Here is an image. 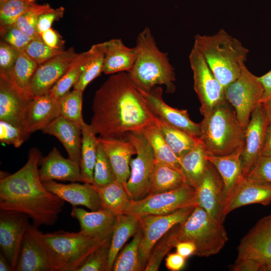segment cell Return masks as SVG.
Wrapping results in <instances>:
<instances>
[{
    "label": "cell",
    "mask_w": 271,
    "mask_h": 271,
    "mask_svg": "<svg viewBox=\"0 0 271 271\" xmlns=\"http://www.w3.org/2000/svg\"><path fill=\"white\" fill-rule=\"evenodd\" d=\"M90 124L105 139H126L130 132L141 133L157 124V117L127 72L111 74L96 91Z\"/></svg>",
    "instance_id": "cell-1"
},
{
    "label": "cell",
    "mask_w": 271,
    "mask_h": 271,
    "mask_svg": "<svg viewBox=\"0 0 271 271\" xmlns=\"http://www.w3.org/2000/svg\"><path fill=\"white\" fill-rule=\"evenodd\" d=\"M41 158L38 149H31L24 166L14 174L1 176L0 180L1 211L25 214L38 227L53 225L65 204L41 181L38 169Z\"/></svg>",
    "instance_id": "cell-2"
},
{
    "label": "cell",
    "mask_w": 271,
    "mask_h": 271,
    "mask_svg": "<svg viewBox=\"0 0 271 271\" xmlns=\"http://www.w3.org/2000/svg\"><path fill=\"white\" fill-rule=\"evenodd\" d=\"M136 47V59L127 72L133 85L145 92L163 85L166 92H174L176 89L174 69L170 63L168 54L158 48L149 27H146L138 35Z\"/></svg>",
    "instance_id": "cell-3"
},
{
    "label": "cell",
    "mask_w": 271,
    "mask_h": 271,
    "mask_svg": "<svg viewBox=\"0 0 271 271\" xmlns=\"http://www.w3.org/2000/svg\"><path fill=\"white\" fill-rule=\"evenodd\" d=\"M203 116L199 140L208 156H221L242 152L245 129L226 99Z\"/></svg>",
    "instance_id": "cell-4"
},
{
    "label": "cell",
    "mask_w": 271,
    "mask_h": 271,
    "mask_svg": "<svg viewBox=\"0 0 271 271\" xmlns=\"http://www.w3.org/2000/svg\"><path fill=\"white\" fill-rule=\"evenodd\" d=\"M194 46L224 88L239 77L249 52L238 40L223 29L212 35H196Z\"/></svg>",
    "instance_id": "cell-5"
},
{
    "label": "cell",
    "mask_w": 271,
    "mask_h": 271,
    "mask_svg": "<svg viewBox=\"0 0 271 271\" xmlns=\"http://www.w3.org/2000/svg\"><path fill=\"white\" fill-rule=\"evenodd\" d=\"M35 231L55 271H77L94 251L111 238L91 235L81 230L44 233L36 226Z\"/></svg>",
    "instance_id": "cell-6"
},
{
    "label": "cell",
    "mask_w": 271,
    "mask_h": 271,
    "mask_svg": "<svg viewBox=\"0 0 271 271\" xmlns=\"http://www.w3.org/2000/svg\"><path fill=\"white\" fill-rule=\"evenodd\" d=\"M178 237L179 241L194 242L196 246L194 255L206 257L219 253L228 240L223 224L197 205L190 215L178 224Z\"/></svg>",
    "instance_id": "cell-7"
},
{
    "label": "cell",
    "mask_w": 271,
    "mask_h": 271,
    "mask_svg": "<svg viewBox=\"0 0 271 271\" xmlns=\"http://www.w3.org/2000/svg\"><path fill=\"white\" fill-rule=\"evenodd\" d=\"M126 138L134 145L137 154L131 160L129 177L124 186L129 198L137 201L150 194L155 159L151 147L142 133L130 132Z\"/></svg>",
    "instance_id": "cell-8"
},
{
    "label": "cell",
    "mask_w": 271,
    "mask_h": 271,
    "mask_svg": "<svg viewBox=\"0 0 271 271\" xmlns=\"http://www.w3.org/2000/svg\"><path fill=\"white\" fill-rule=\"evenodd\" d=\"M193 205H197L196 189L185 184L173 190L149 194L139 200H131L124 214L139 217L164 215Z\"/></svg>",
    "instance_id": "cell-9"
},
{
    "label": "cell",
    "mask_w": 271,
    "mask_h": 271,
    "mask_svg": "<svg viewBox=\"0 0 271 271\" xmlns=\"http://www.w3.org/2000/svg\"><path fill=\"white\" fill-rule=\"evenodd\" d=\"M263 90L258 77L244 65L239 77L225 88L226 100L235 110L237 118L245 129L254 108L261 103Z\"/></svg>",
    "instance_id": "cell-10"
},
{
    "label": "cell",
    "mask_w": 271,
    "mask_h": 271,
    "mask_svg": "<svg viewBox=\"0 0 271 271\" xmlns=\"http://www.w3.org/2000/svg\"><path fill=\"white\" fill-rule=\"evenodd\" d=\"M195 206H188L167 214L140 217L139 227L142 236L139 246V260L143 270L157 242L174 226L184 221Z\"/></svg>",
    "instance_id": "cell-11"
},
{
    "label": "cell",
    "mask_w": 271,
    "mask_h": 271,
    "mask_svg": "<svg viewBox=\"0 0 271 271\" xmlns=\"http://www.w3.org/2000/svg\"><path fill=\"white\" fill-rule=\"evenodd\" d=\"M189 58L193 73L194 89L201 103L200 113L203 115L226 99L225 88L215 77L202 53L194 46Z\"/></svg>",
    "instance_id": "cell-12"
},
{
    "label": "cell",
    "mask_w": 271,
    "mask_h": 271,
    "mask_svg": "<svg viewBox=\"0 0 271 271\" xmlns=\"http://www.w3.org/2000/svg\"><path fill=\"white\" fill-rule=\"evenodd\" d=\"M29 217L16 212L1 211L0 247L14 270L25 234L30 226Z\"/></svg>",
    "instance_id": "cell-13"
},
{
    "label": "cell",
    "mask_w": 271,
    "mask_h": 271,
    "mask_svg": "<svg viewBox=\"0 0 271 271\" xmlns=\"http://www.w3.org/2000/svg\"><path fill=\"white\" fill-rule=\"evenodd\" d=\"M78 55L70 48L38 65L29 86L31 96L34 97L48 93Z\"/></svg>",
    "instance_id": "cell-14"
},
{
    "label": "cell",
    "mask_w": 271,
    "mask_h": 271,
    "mask_svg": "<svg viewBox=\"0 0 271 271\" xmlns=\"http://www.w3.org/2000/svg\"><path fill=\"white\" fill-rule=\"evenodd\" d=\"M270 123L261 103L251 113L249 123L245 129V146L241 154L243 177L262 155L266 128Z\"/></svg>",
    "instance_id": "cell-15"
},
{
    "label": "cell",
    "mask_w": 271,
    "mask_h": 271,
    "mask_svg": "<svg viewBox=\"0 0 271 271\" xmlns=\"http://www.w3.org/2000/svg\"><path fill=\"white\" fill-rule=\"evenodd\" d=\"M140 91L157 117L172 126L199 139L200 123H195L190 118L187 110L178 109L167 104L163 100L161 87L157 86L149 92Z\"/></svg>",
    "instance_id": "cell-16"
},
{
    "label": "cell",
    "mask_w": 271,
    "mask_h": 271,
    "mask_svg": "<svg viewBox=\"0 0 271 271\" xmlns=\"http://www.w3.org/2000/svg\"><path fill=\"white\" fill-rule=\"evenodd\" d=\"M236 261L254 259L261 264L271 259V214L259 219L241 239Z\"/></svg>",
    "instance_id": "cell-17"
},
{
    "label": "cell",
    "mask_w": 271,
    "mask_h": 271,
    "mask_svg": "<svg viewBox=\"0 0 271 271\" xmlns=\"http://www.w3.org/2000/svg\"><path fill=\"white\" fill-rule=\"evenodd\" d=\"M196 191L197 206L204 209L217 222L223 224L225 218L224 184L220 174L210 162Z\"/></svg>",
    "instance_id": "cell-18"
},
{
    "label": "cell",
    "mask_w": 271,
    "mask_h": 271,
    "mask_svg": "<svg viewBox=\"0 0 271 271\" xmlns=\"http://www.w3.org/2000/svg\"><path fill=\"white\" fill-rule=\"evenodd\" d=\"M33 98L16 86L7 75L0 74V120L21 126Z\"/></svg>",
    "instance_id": "cell-19"
},
{
    "label": "cell",
    "mask_w": 271,
    "mask_h": 271,
    "mask_svg": "<svg viewBox=\"0 0 271 271\" xmlns=\"http://www.w3.org/2000/svg\"><path fill=\"white\" fill-rule=\"evenodd\" d=\"M60 115L59 99L49 93L33 97L21 123L26 140L32 133L42 130Z\"/></svg>",
    "instance_id": "cell-20"
},
{
    "label": "cell",
    "mask_w": 271,
    "mask_h": 271,
    "mask_svg": "<svg viewBox=\"0 0 271 271\" xmlns=\"http://www.w3.org/2000/svg\"><path fill=\"white\" fill-rule=\"evenodd\" d=\"M43 184L48 190L73 206H83L91 211L102 209L99 195L91 184L72 182L65 184L49 181Z\"/></svg>",
    "instance_id": "cell-21"
},
{
    "label": "cell",
    "mask_w": 271,
    "mask_h": 271,
    "mask_svg": "<svg viewBox=\"0 0 271 271\" xmlns=\"http://www.w3.org/2000/svg\"><path fill=\"white\" fill-rule=\"evenodd\" d=\"M39 174L43 182L59 180L83 182L80 165L72 159L65 158L54 147L47 156L40 160Z\"/></svg>",
    "instance_id": "cell-22"
},
{
    "label": "cell",
    "mask_w": 271,
    "mask_h": 271,
    "mask_svg": "<svg viewBox=\"0 0 271 271\" xmlns=\"http://www.w3.org/2000/svg\"><path fill=\"white\" fill-rule=\"evenodd\" d=\"M30 225L23 239L15 271H55L48 254Z\"/></svg>",
    "instance_id": "cell-23"
},
{
    "label": "cell",
    "mask_w": 271,
    "mask_h": 271,
    "mask_svg": "<svg viewBox=\"0 0 271 271\" xmlns=\"http://www.w3.org/2000/svg\"><path fill=\"white\" fill-rule=\"evenodd\" d=\"M99 142L110 161L116 180L124 186L130 175L131 157L136 155V149L128 139H105L99 137Z\"/></svg>",
    "instance_id": "cell-24"
},
{
    "label": "cell",
    "mask_w": 271,
    "mask_h": 271,
    "mask_svg": "<svg viewBox=\"0 0 271 271\" xmlns=\"http://www.w3.org/2000/svg\"><path fill=\"white\" fill-rule=\"evenodd\" d=\"M271 203V183L252 181L243 177L235 188L224 210L225 216L232 211L243 206Z\"/></svg>",
    "instance_id": "cell-25"
},
{
    "label": "cell",
    "mask_w": 271,
    "mask_h": 271,
    "mask_svg": "<svg viewBox=\"0 0 271 271\" xmlns=\"http://www.w3.org/2000/svg\"><path fill=\"white\" fill-rule=\"evenodd\" d=\"M71 216L78 221L81 230L91 235L108 238L111 237L117 215L107 209L87 211L73 206Z\"/></svg>",
    "instance_id": "cell-26"
},
{
    "label": "cell",
    "mask_w": 271,
    "mask_h": 271,
    "mask_svg": "<svg viewBox=\"0 0 271 271\" xmlns=\"http://www.w3.org/2000/svg\"><path fill=\"white\" fill-rule=\"evenodd\" d=\"M42 131L56 137L62 144L69 158L80 165L81 129L80 125L60 115Z\"/></svg>",
    "instance_id": "cell-27"
},
{
    "label": "cell",
    "mask_w": 271,
    "mask_h": 271,
    "mask_svg": "<svg viewBox=\"0 0 271 271\" xmlns=\"http://www.w3.org/2000/svg\"><path fill=\"white\" fill-rule=\"evenodd\" d=\"M104 59L103 72L105 74L128 72L137 57V48L126 46L120 39L104 42Z\"/></svg>",
    "instance_id": "cell-28"
},
{
    "label": "cell",
    "mask_w": 271,
    "mask_h": 271,
    "mask_svg": "<svg viewBox=\"0 0 271 271\" xmlns=\"http://www.w3.org/2000/svg\"><path fill=\"white\" fill-rule=\"evenodd\" d=\"M241 153L239 152L225 156L207 157L208 161L220 174L223 182L224 209L236 186L243 178L240 158Z\"/></svg>",
    "instance_id": "cell-29"
},
{
    "label": "cell",
    "mask_w": 271,
    "mask_h": 271,
    "mask_svg": "<svg viewBox=\"0 0 271 271\" xmlns=\"http://www.w3.org/2000/svg\"><path fill=\"white\" fill-rule=\"evenodd\" d=\"M140 217L130 214L116 216L111 238L107 271L112 270L114 262L120 250L133 236L139 228Z\"/></svg>",
    "instance_id": "cell-30"
},
{
    "label": "cell",
    "mask_w": 271,
    "mask_h": 271,
    "mask_svg": "<svg viewBox=\"0 0 271 271\" xmlns=\"http://www.w3.org/2000/svg\"><path fill=\"white\" fill-rule=\"evenodd\" d=\"M208 155L200 140L189 152L180 158V170L187 184L196 189L207 169Z\"/></svg>",
    "instance_id": "cell-31"
},
{
    "label": "cell",
    "mask_w": 271,
    "mask_h": 271,
    "mask_svg": "<svg viewBox=\"0 0 271 271\" xmlns=\"http://www.w3.org/2000/svg\"><path fill=\"white\" fill-rule=\"evenodd\" d=\"M80 126L82 135L80 160L81 176L84 183L92 184L99 141L90 124L84 122Z\"/></svg>",
    "instance_id": "cell-32"
},
{
    "label": "cell",
    "mask_w": 271,
    "mask_h": 271,
    "mask_svg": "<svg viewBox=\"0 0 271 271\" xmlns=\"http://www.w3.org/2000/svg\"><path fill=\"white\" fill-rule=\"evenodd\" d=\"M95 188L100 198L102 209L109 210L116 215L125 213L131 199L122 183L115 180L104 186Z\"/></svg>",
    "instance_id": "cell-33"
},
{
    "label": "cell",
    "mask_w": 271,
    "mask_h": 271,
    "mask_svg": "<svg viewBox=\"0 0 271 271\" xmlns=\"http://www.w3.org/2000/svg\"><path fill=\"white\" fill-rule=\"evenodd\" d=\"M185 184L186 180L180 169L155 161L149 194L173 190Z\"/></svg>",
    "instance_id": "cell-34"
},
{
    "label": "cell",
    "mask_w": 271,
    "mask_h": 271,
    "mask_svg": "<svg viewBox=\"0 0 271 271\" xmlns=\"http://www.w3.org/2000/svg\"><path fill=\"white\" fill-rule=\"evenodd\" d=\"M153 151L156 162L180 169V160L171 150L157 124L145 128L141 132Z\"/></svg>",
    "instance_id": "cell-35"
},
{
    "label": "cell",
    "mask_w": 271,
    "mask_h": 271,
    "mask_svg": "<svg viewBox=\"0 0 271 271\" xmlns=\"http://www.w3.org/2000/svg\"><path fill=\"white\" fill-rule=\"evenodd\" d=\"M157 125L165 141L179 158L192 150L198 143L199 138L194 137L171 126L157 117Z\"/></svg>",
    "instance_id": "cell-36"
},
{
    "label": "cell",
    "mask_w": 271,
    "mask_h": 271,
    "mask_svg": "<svg viewBox=\"0 0 271 271\" xmlns=\"http://www.w3.org/2000/svg\"><path fill=\"white\" fill-rule=\"evenodd\" d=\"M89 51L88 58L74 89L83 92L88 84L103 72L104 59V42L94 44Z\"/></svg>",
    "instance_id": "cell-37"
},
{
    "label": "cell",
    "mask_w": 271,
    "mask_h": 271,
    "mask_svg": "<svg viewBox=\"0 0 271 271\" xmlns=\"http://www.w3.org/2000/svg\"><path fill=\"white\" fill-rule=\"evenodd\" d=\"M142 236V231L139 227L131 241L124 245L119 252L112 270H143L139 260V246Z\"/></svg>",
    "instance_id": "cell-38"
},
{
    "label": "cell",
    "mask_w": 271,
    "mask_h": 271,
    "mask_svg": "<svg viewBox=\"0 0 271 271\" xmlns=\"http://www.w3.org/2000/svg\"><path fill=\"white\" fill-rule=\"evenodd\" d=\"M88 55V50L78 54L64 74L49 91L53 97L58 99L74 86L81 75Z\"/></svg>",
    "instance_id": "cell-39"
},
{
    "label": "cell",
    "mask_w": 271,
    "mask_h": 271,
    "mask_svg": "<svg viewBox=\"0 0 271 271\" xmlns=\"http://www.w3.org/2000/svg\"><path fill=\"white\" fill-rule=\"evenodd\" d=\"M38 66L24 51H20L14 66L6 75L16 86L31 96L29 86Z\"/></svg>",
    "instance_id": "cell-40"
},
{
    "label": "cell",
    "mask_w": 271,
    "mask_h": 271,
    "mask_svg": "<svg viewBox=\"0 0 271 271\" xmlns=\"http://www.w3.org/2000/svg\"><path fill=\"white\" fill-rule=\"evenodd\" d=\"M178 224L172 228L155 244L147 260L145 271L158 270L164 257L179 241L178 237Z\"/></svg>",
    "instance_id": "cell-41"
},
{
    "label": "cell",
    "mask_w": 271,
    "mask_h": 271,
    "mask_svg": "<svg viewBox=\"0 0 271 271\" xmlns=\"http://www.w3.org/2000/svg\"><path fill=\"white\" fill-rule=\"evenodd\" d=\"M37 5L29 0H0L1 28L15 24L20 16Z\"/></svg>",
    "instance_id": "cell-42"
},
{
    "label": "cell",
    "mask_w": 271,
    "mask_h": 271,
    "mask_svg": "<svg viewBox=\"0 0 271 271\" xmlns=\"http://www.w3.org/2000/svg\"><path fill=\"white\" fill-rule=\"evenodd\" d=\"M82 93L73 89L58 99L61 115L80 125L84 122L82 114Z\"/></svg>",
    "instance_id": "cell-43"
},
{
    "label": "cell",
    "mask_w": 271,
    "mask_h": 271,
    "mask_svg": "<svg viewBox=\"0 0 271 271\" xmlns=\"http://www.w3.org/2000/svg\"><path fill=\"white\" fill-rule=\"evenodd\" d=\"M115 180V176L110 161L102 146L99 142L92 184L95 187L99 188Z\"/></svg>",
    "instance_id": "cell-44"
},
{
    "label": "cell",
    "mask_w": 271,
    "mask_h": 271,
    "mask_svg": "<svg viewBox=\"0 0 271 271\" xmlns=\"http://www.w3.org/2000/svg\"><path fill=\"white\" fill-rule=\"evenodd\" d=\"M48 4L37 5L34 8L20 16L15 25L25 35L31 37L40 36L37 31V23L39 16L46 12L52 11Z\"/></svg>",
    "instance_id": "cell-45"
},
{
    "label": "cell",
    "mask_w": 271,
    "mask_h": 271,
    "mask_svg": "<svg viewBox=\"0 0 271 271\" xmlns=\"http://www.w3.org/2000/svg\"><path fill=\"white\" fill-rule=\"evenodd\" d=\"M63 50L54 49L47 45L41 36L34 38L28 44L24 52L38 65L57 55Z\"/></svg>",
    "instance_id": "cell-46"
},
{
    "label": "cell",
    "mask_w": 271,
    "mask_h": 271,
    "mask_svg": "<svg viewBox=\"0 0 271 271\" xmlns=\"http://www.w3.org/2000/svg\"><path fill=\"white\" fill-rule=\"evenodd\" d=\"M111 238L94 251L77 271H107Z\"/></svg>",
    "instance_id": "cell-47"
},
{
    "label": "cell",
    "mask_w": 271,
    "mask_h": 271,
    "mask_svg": "<svg viewBox=\"0 0 271 271\" xmlns=\"http://www.w3.org/2000/svg\"><path fill=\"white\" fill-rule=\"evenodd\" d=\"M1 35L3 41L19 51H24L34 38L25 35L15 24L1 28Z\"/></svg>",
    "instance_id": "cell-48"
},
{
    "label": "cell",
    "mask_w": 271,
    "mask_h": 271,
    "mask_svg": "<svg viewBox=\"0 0 271 271\" xmlns=\"http://www.w3.org/2000/svg\"><path fill=\"white\" fill-rule=\"evenodd\" d=\"M245 178L252 181L271 183V156H260Z\"/></svg>",
    "instance_id": "cell-49"
},
{
    "label": "cell",
    "mask_w": 271,
    "mask_h": 271,
    "mask_svg": "<svg viewBox=\"0 0 271 271\" xmlns=\"http://www.w3.org/2000/svg\"><path fill=\"white\" fill-rule=\"evenodd\" d=\"M25 141L21 126L0 120V141L2 143L19 148Z\"/></svg>",
    "instance_id": "cell-50"
},
{
    "label": "cell",
    "mask_w": 271,
    "mask_h": 271,
    "mask_svg": "<svg viewBox=\"0 0 271 271\" xmlns=\"http://www.w3.org/2000/svg\"><path fill=\"white\" fill-rule=\"evenodd\" d=\"M20 52L5 41H1L0 74L9 73L16 62Z\"/></svg>",
    "instance_id": "cell-51"
},
{
    "label": "cell",
    "mask_w": 271,
    "mask_h": 271,
    "mask_svg": "<svg viewBox=\"0 0 271 271\" xmlns=\"http://www.w3.org/2000/svg\"><path fill=\"white\" fill-rule=\"evenodd\" d=\"M64 9L60 7L56 9L41 14L38 19L37 31L40 35L51 28L54 21L63 17Z\"/></svg>",
    "instance_id": "cell-52"
},
{
    "label": "cell",
    "mask_w": 271,
    "mask_h": 271,
    "mask_svg": "<svg viewBox=\"0 0 271 271\" xmlns=\"http://www.w3.org/2000/svg\"><path fill=\"white\" fill-rule=\"evenodd\" d=\"M186 259L177 252L168 253L165 258V265L171 271H179L184 267Z\"/></svg>",
    "instance_id": "cell-53"
},
{
    "label": "cell",
    "mask_w": 271,
    "mask_h": 271,
    "mask_svg": "<svg viewBox=\"0 0 271 271\" xmlns=\"http://www.w3.org/2000/svg\"><path fill=\"white\" fill-rule=\"evenodd\" d=\"M261 265L257 261L245 258L235 261L230 269L233 271H259Z\"/></svg>",
    "instance_id": "cell-54"
},
{
    "label": "cell",
    "mask_w": 271,
    "mask_h": 271,
    "mask_svg": "<svg viewBox=\"0 0 271 271\" xmlns=\"http://www.w3.org/2000/svg\"><path fill=\"white\" fill-rule=\"evenodd\" d=\"M40 36L44 42L50 47L61 49L63 42L58 34L51 28L43 32Z\"/></svg>",
    "instance_id": "cell-55"
},
{
    "label": "cell",
    "mask_w": 271,
    "mask_h": 271,
    "mask_svg": "<svg viewBox=\"0 0 271 271\" xmlns=\"http://www.w3.org/2000/svg\"><path fill=\"white\" fill-rule=\"evenodd\" d=\"M176 252L186 258L194 255L196 250L195 243L190 241H180L176 245Z\"/></svg>",
    "instance_id": "cell-56"
},
{
    "label": "cell",
    "mask_w": 271,
    "mask_h": 271,
    "mask_svg": "<svg viewBox=\"0 0 271 271\" xmlns=\"http://www.w3.org/2000/svg\"><path fill=\"white\" fill-rule=\"evenodd\" d=\"M263 90L261 103L271 99V70L261 76L258 77Z\"/></svg>",
    "instance_id": "cell-57"
},
{
    "label": "cell",
    "mask_w": 271,
    "mask_h": 271,
    "mask_svg": "<svg viewBox=\"0 0 271 271\" xmlns=\"http://www.w3.org/2000/svg\"><path fill=\"white\" fill-rule=\"evenodd\" d=\"M262 155L271 156V123L268 125L265 134Z\"/></svg>",
    "instance_id": "cell-58"
},
{
    "label": "cell",
    "mask_w": 271,
    "mask_h": 271,
    "mask_svg": "<svg viewBox=\"0 0 271 271\" xmlns=\"http://www.w3.org/2000/svg\"><path fill=\"white\" fill-rule=\"evenodd\" d=\"M0 270H14L9 260L7 259V258L2 252H1L0 253Z\"/></svg>",
    "instance_id": "cell-59"
},
{
    "label": "cell",
    "mask_w": 271,
    "mask_h": 271,
    "mask_svg": "<svg viewBox=\"0 0 271 271\" xmlns=\"http://www.w3.org/2000/svg\"><path fill=\"white\" fill-rule=\"evenodd\" d=\"M261 104L263 107L269 122L271 123V100H268L263 103H262Z\"/></svg>",
    "instance_id": "cell-60"
},
{
    "label": "cell",
    "mask_w": 271,
    "mask_h": 271,
    "mask_svg": "<svg viewBox=\"0 0 271 271\" xmlns=\"http://www.w3.org/2000/svg\"><path fill=\"white\" fill-rule=\"evenodd\" d=\"M259 271H271V259L262 264Z\"/></svg>",
    "instance_id": "cell-61"
},
{
    "label": "cell",
    "mask_w": 271,
    "mask_h": 271,
    "mask_svg": "<svg viewBox=\"0 0 271 271\" xmlns=\"http://www.w3.org/2000/svg\"><path fill=\"white\" fill-rule=\"evenodd\" d=\"M29 1H30V2H34V1H35V0H29Z\"/></svg>",
    "instance_id": "cell-62"
},
{
    "label": "cell",
    "mask_w": 271,
    "mask_h": 271,
    "mask_svg": "<svg viewBox=\"0 0 271 271\" xmlns=\"http://www.w3.org/2000/svg\"><path fill=\"white\" fill-rule=\"evenodd\" d=\"M269 100H271V99H269Z\"/></svg>",
    "instance_id": "cell-63"
}]
</instances>
